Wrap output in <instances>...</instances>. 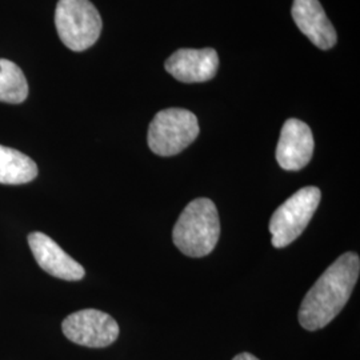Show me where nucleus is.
<instances>
[{"label":"nucleus","mask_w":360,"mask_h":360,"mask_svg":"<svg viewBox=\"0 0 360 360\" xmlns=\"http://www.w3.org/2000/svg\"><path fill=\"white\" fill-rule=\"evenodd\" d=\"M168 74L183 83H203L217 75L218 53L214 49H181L166 60Z\"/></svg>","instance_id":"1a4fd4ad"},{"label":"nucleus","mask_w":360,"mask_h":360,"mask_svg":"<svg viewBox=\"0 0 360 360\" xmlns=\"http://www.w3.org/2000/svg\"><path fill=\"white\" fill-rule=\"evenodd\" d=\"M220 236L218 210L212 200L199 198L183 210L172 231V240L184 255L203 257L217 247Z\"/></svg>","instance_id":"f03ea898"},{"label":"nucleus","mask_w":360,"mask_h":360,"mask_svg":"<svg viewBox=\"0 0 360 360\" xmlns=\"http://www.w3.org/2000/svg\"><path fill=\"white\" fill-rule=\"evenodd\" d=\"M62 330L67 339L84 347H108L119 336L115 319L94 309H80L68 315L62 323Z\"/></svg>","instance_id":"423d86ee"},{"label":"nucleus","mask_w":360,"mask_h":360,"mask_svg":"<svg viewBox=\"0 0 360 360\" xmlns=\"http://www.w3.org/2000/svg\"><path fill=\"white\" fill-rule=\"evenodd\" d=\"M28 95V83L23 71L11 60L0 59V102L19 104Z\"/></svg>","instance_id":"f8f14e48"},{"label":"nucleus","mask_w":360,"mask_h":360,"mask_svg":"<svg viewBox=\"0 0 360 360\" xmlns=\"http://www.w3.org/2000/svg\"><path fill=\"white\" fill-rule=\"evenodd\" d=\"M199 135L198 117L184 108H167L155 115L148 129V147L159 156H174Z\"/></svg>","instance_id":"20e7f679"},{"label":"nucleus","mask_w":360,"mask_h":360,"mask_svg":"<svg viewBox=\"0 0 360 360\" xmlns=\"http://www.w3.org/2000/svg\"><path fill=\"white\" fill-rule=\"evenodd\" d=\"M359 257L354 252L343 254L324 271L309 288L299 309V323L309 331H316L333 322L345 309L358 282Z\"/></svg>","instance_id":"f257e3e1"},{"label":"nucleus","mask_w":360,"mask_h":360,"mask_svg":"<svg viewBox=\"0 0 360 360\" xmlns=\"http://www.w3.org/2000/svg\"><path fill=\"white\" fill-rule=\"evenodd\" d=\"M314 147V136L309 126L299 119H288L276 147L278 165L285 171H299L309 165Z\"/></svg>","instance_id":"0eeeda50"},{"label":"nucleus","mask_w":360,"mask_h":360,"mask_svg":"<svg viewBox=\"0 0 360 360\" xmlns=\"http://www.w3.org/2000/svg\"><path fill=\"white\" fill-rule=\"evenodd\" d=\"M292 18L297 28L321 50H330L336 44V31L319 0H294Z\"/></svg>","instance_id":"9d476101"},{"label":"nucleus","mask_w":360,"mask_h":360,"mask_svg":"<svg viewBox=\"0 0 360 360\" xmlns=\"http://www.w3.org/2000/svg\"><path fill=\"white\" fill-rule=\"evenodd\" d=\"M55 26L65 47L82 52L96 43L102 32V18L90 0H59Z\"/></svg>","instance_id":"7ed1b4c3"},{"label":"nucleus","mask_w":360,"mask_h":360,"mask_svg":"<svg viewBox=\"0 0 360 360\" xmlns=\"http://www.w3.org/2000/svg\"><path fill=\"white\" fill-rule=\"evenodd\" d=\"M232 360H259L257 356H254L252 354H248V352H242L239 355H236Z\"/></svg>","instance_id":"ddd939ff"},{"label":"nucleus","mask_w":360,"mask_h":360,"mask_svg":"<svg viewBox=\"0 0 360 360\" xmlns=\"http://www.w3.org/2000/svg\"><path fill=\"white\" fill-rule=\"evenodd\" d=\"M321 198V190L309 186L299 190L278 207L269 226L275 248H284L302 235L318 210Z\"/></svg>","instance_id":"39448f33"},{"label":"nucleus","mask_w":360,"mask_h":360,"mask_svg":"<svg viewBox=\"0 0 360 360\" xmlns=\"http://www.w3.org/2000/svg\"><path fill=\"white\" fill-rule=\"evenodd\" d=\"M38 176L37 163L18 150L0 146V183L26 184Z\"/></svg>","instance_id":"9b49d317"},{"label":"nucleus","mask_w":360,"mask_h":360,"mask_svg":"<svg viewBox=\"0 0 360 360\" xmlns=\"http://www.w3.org/2000/svg\"><path fill=\"white\" fill-rule=\"evenodd\" d=\"M28 245L37 259L40 269L52 276L75 282L83 279L86 271L74 257H70L62 247L53 242L43 232H32L28 235Z\"/></svg>","instance_id":"6e6552de"}]
</instances>
